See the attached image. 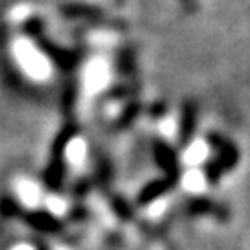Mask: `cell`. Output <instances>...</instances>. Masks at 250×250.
<instances>
[{
    "label": "cell",
    "instance_id": "cell-13",
    "mask_svg": "<svg viewBox=\"0 0 250 250\" xmlns=\"http://www.w3.org/2000/svg\"><path fill=\"white\" fill-rule=\"evenodd\" d=\"M111 208H113V211L117 213V217H121V219H125V221H128V219L132 217V206L128 204L123 197L111 198Z\"/></svg>",
    "mask_w": 250,
    "mask_h": 250
},
{
    "label": "cell",
    "instance_id": "cell-4",
    "mask_svg": "<svg viewBox=\"0 0 250 250\" xmlns=\"http://www.w3.org/2000/svg\"><path fill=\"white\" fill-rule=\"evenodd\" d=\"M154 160L158 163L165 176H174V178H180V160L178 154L174 152V148L167 145L165 141H154Z\"/></svg>",
    "mask_w": 250,
    "mask_h": 250
},
{
    "label": "cell",
    "instance_id": "cell-10",
    "mask_svg": "<svg viewBox=\"0 0 250 250\" xmlns=\"http://www.w3.org/2000/svg\"><path fill=\"white\" fill-rule=\"evenodd\" d=\"M117 69L121 74H132L135 69V52L134 48L126 46L123 50H119L117 56Z\"/></svg>",
    "mask_w": 250,
    "mask_h": 250
},
{
    "label": "cell",
    "instance_id": "cell-8",
    "mask_svg": "<svg viewBox=\"0 0 250 250\" xmlns=\"http://www.w3.org/2000/svg\"><path fill=\"white\" fill-rule=\"evenodd\" d=\"M62 15H65L67 19H80V21H93V22L106 19L102 9L87 6V4H65L62 6Z\"/></svg>",
    "mask_w": 250,
    "mask_h": 250
},
{
    "label": "cell",
    "instance_id": "cell-7",
    "mask_svg": "<svg viewBox=\"0 0 250 250\" xmlns=\"http://www.w3.org/2000/svg\"><path fill=\"white\" fill-rule=\"evenodd\" d=\"M176 182H178V178H174V176H163V178L148 182V184L139 191V195H137V204L139 206L152 204L154 200H158L161 195H165L167 191H170V189L174 188Z\"/></svg>",
    "mask_w": 250,
    "mask_h": 250
},
{
    "label": "cell",
    "instance_id": "cell-9",
    "mask_svg": "<svg viewBox=\"0 0 250 250\" xmlns=\"http://www.w3.org/2000/svg\"><path fill=\"white\" fill-rule=\"evenodd\" d=\"M26 223L36 228V230H41V232L46 233H56L62 230V224L60 221L54 217V215L46 213V211H30L26 215Z\"/></svg>",
    "mask_w": 250,
    "mask_h": 250
},
{
    "label": "cell",
    "instance_id": "cell-3",
    "mask_svg": "<svg viewBox=\"0 0 250 250\" xmlns=\"http://www.w3.org/2000/svg\"><path fill=\"white\" fill-rule=\"evenodd\" d=\"M32 39H36L39 48L43 50V52L52 60L62 71L69 72L72 69H76L78 67V63H80V54L74 52V50H67V48H62V46L54 45L52 41H48L43 37V34H39V36L32 37Z\"/></svg>",
    "mask_w": 250,
    "mask_h": 250
},
{
    "label": "cell",
    "instance_id": "cell-16",
    "mask_svg": "<svg viewBox=\"0 0 250 250\" xmlns=\"http://www.w3.org/2000/svg\"><path fill=\"white\" fill-rule=\"evenodd\" d=\"M167 111V106L163 104V102H158V104H154L152 106V109H150V115H154V117H161L163 113Z\"/></svg>",
    "mask_w": 250,
    "mask_h": 250
},
{
    "label": "cell",
    "instance_id": "cell-1",
    "mask_svg": "<svg viewBox=\"0 0 250 250\" xmlns=\"http://www.w3.org/2000/svg\"><path fill=\"white\" fill-rule=\"evenodd\" d=\"M76 130L78 128L74 125H67L58 134L52 145V160L45 172V186L52 191H58L62 188L63 176H65V150H67V145L71 143V139L76 135Z\"/></svg>",
    "mask_w": 250,
    "mask_h": 250
},
{
    "label": "cell",
    "instance_id": "cell-6",
    "mask_svg": "<svg viewBox=\"0 0 250 250\" xmlns=\"http://www.w3.org/2000/svg\"><path fill=\"white\" fill-rule=\"evenodd\" d=\"M198 123V106L193 100H186L182 106V113H180V126H178V139L180 145H189L193 139V135L197 132Z\"/></svg>",
    "mask_w": 250,
    "mask_h": 250
},
{
    "label": "cell",
    "instance_id": "cell-2",
    "mask_svg": "<svg viewBox=\"0 0 250 250\" xmlns=\"http://www.w3.org/2000/svg\"><path fill=\"white\" fill-rule=\"evenodd\" d=\"M208 145L217 152L215 160L224 172H230L237 167V163L241 160V154H239V148L235 146L233 141H230L224 135L217 134V132H211V134H208Z\"/></svg>",
    "mask_w": 250,
    "mask_h": 250
},
{
    "label": "cell",
    "instance_id": "cell-15",
    "mask_svg": "<svg viewBox=\"0 0 250 250\" xmlns=\"http://www.w3.org/2000/svg\"><path fill=\"white\" fill-rule=\"evenodd\" d=\"M0 211H2V215H6V217H13V215L21 213V208H19V204L15 200L4 198V200L0 202Z\"/></svg>",
    "mask_w": 250,
    "mask_h": 250
},
{
    "label": "cell",
    "instance_id": "cell-11",
    "mask_svg": "<svg viewBox=\"0 0 250 250\" xmlns=\"http://www.w3.org/2000/svg\"><path fill=\"white\" fill-rule=\"evenodd\" d=\"M141 104L139 102H130L128 106L123 109V113L119 115V119H117V128H128V126H132V123H134L135 119L139 117V113H141Z\"/></svg>",
    "mask_w": 250,
    "mask_h": 250
},
{
    "label": "cell",
    "instance_id": "cell-14",
    "mask_svg": "<svg viewBox=\"0 0 250 250\" xmlns=\"http://www.w3.org/2000/svg\"><path fill=\"white\" fill-rule=\"evenodd\" d=\"M76 93H78V87L74 82H69L63 89V109L65 111H71L74 102H76Z\"/></svg>",
    "mask_w": 250,
    "mask_h": 250
},
{
    "label": "cell",
    "instance_id": "cell-17",
    "mask_svg": "<svg viewBox=\"0 0 250 250\" xmlns=\"http://www.w3.org/2000/svg\"><path fill=\"white\" fill-rule=\"evenodd\" d=\"M184 4V8H188L189 11H195L197 9V0H180Z\"/></svg>",
    "mask_w": 250,
    "mask_h": 250
},
{
    "label": "cell",
    "instance_id": "cell-12",
    "mask_svg": "<svg viewBox=\"0 0 250 250\" xmlns=\"http://www.w3.org/2000/svg\"><path fill=\"white\" fill-rule=\"evenodd\" d=\"M224 170L221 169V165L217 163V160H209L206 161L204 165V176H206V182L209 184V186H217L221 178H223Z\"/></svg>",
    "mask_w": 250,
    "mask_h": 250
},
{
    "label": "cell",
    "instance_id": "cell-5",
    "mask_svg": "<svg viewBox=\"0 0 250 250\" xmlns=\"http://www.w3.org/2000/svg\"><path fill=\"white\" fill-rule=\"evenodd\" d=\"M186 211L193 217H215L219 221H226L230 215H228V209L224 208L223 204L215 202V200H209L206 197H195L191 198L186 206Z\"/></svg>",
    "mask_w": 250,
    "mask_h": 250
}]
</instances>
